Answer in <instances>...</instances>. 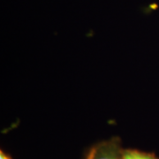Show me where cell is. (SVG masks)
Returning <instances> with one entry per match:
<instances>
[{"label": "cell", "mask_w": 159, "mask_h": 159, "mask_svg": "<svg viewBox=\"0 0 159 159\" xmlns=\"http://www.w3.org/2000/svg\"><path fill=\"white\" fill-rule=\"evenodd\" d=\"M0 159H11L8 155H6L5 152H3L2 150L0 151Z\"/></svg>", "instance_id": "obj_3"}, {"label": "cell", "mask_w": 159, "mask_h": 159, "mask_svg": "<svg viewBox=\"0 0 159 159\" xmlns=\"http://www.w3.org/2000/svg\"><path fill=\"white\" fill-rule=\"evenodd\" d=\"M123 150L119 141L113 139L102 142L93 148V159H122Z\"/></svg>", "instance_id": "obj_1"}, {"label": "cell", "mask_w": 159, "mask_h": 159, "mask_svg": "<svg viewBox=\"0 0 159 159\" xmlns=\"http://www.w3.org/2000/svg\"><path fill=\"white\" fill-rule=\"evenodd\" d=\"M122 159H157L154 155L142 152L134 149H126L123 150V158Z\"/></svg>", "instance_id": "obj_2"}, {"label": "cell", "mask_w": 159, "mask_h": 159, "mask_svg": "<svg viewBox=\"0 0 159 159\" xmlns=\"http://www.w3.org/2000/svg\"><path fill=\"white\" fill-rule=\"evenodd\" d=\"M87 159H93V148L91 149L90 152L89 153V156H88Z\"/></svg>", "instance_id": "obj_4"}]
</instances>
